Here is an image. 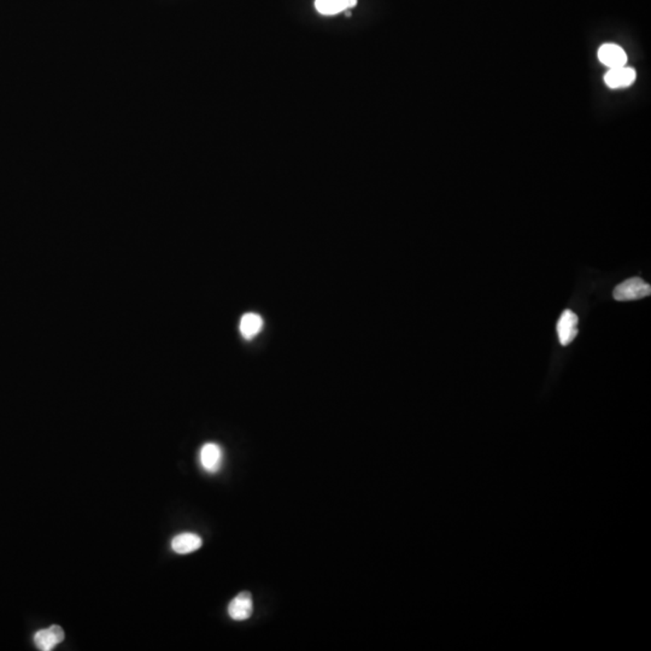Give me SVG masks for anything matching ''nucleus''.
Instances as JSON below:
<instances>
[{"mask_svg":"<svg viewBox=\"0 0 651 651\" xmlns=\"http://www.w3.org/2000/svg\"><path fill=\"white\" fill-rule=\"evenodd\" d=\"M650 285L647 284L640 278H631V279L625 280L623 283L614 288L613 297L614 300H619V302H628V300H642V298L650 296Z\"/></svg>","mask_w":651,"mask_h":651,"instance_id":"1","label":"nucleus"},{"mask_svg":"<svg viewBox=\"0 0 651 651\" xmlns=\"http://www.w3.org/2000/svg\"><path fill=\"white\" fill-rule=\"evenodd\" d=\"M578 324H579V317L576 312H571V309H566L562 315L559 316L557 321V334H559V343L562 346H567L569 344L576 339L578 334Z\"/></svg>","mask_w":651,"mask_h":651,"instance_id":"2","label":"nucleus"},{"mask_svg":"<svg viewBox=\"0 0 651 651\" xmlns=\"http://www.w3.org/2000/svg\"><path fill=\"white\" fill-rule=\"evenodd\" d=\"M199 464L204 471L215 474L224 464V452L219 444H204L199 452Z\"/></svg>","mask_w":651,"mask_h":651,"instance_id":"3","label":"nucleus"},{"mask_svg":"<svg viewBox=\"0 0 651 651\" xmlns=\"http://www.w3.org/2000/svg\"><path fill=\"white\" fill-rule=\"evenodd\" d=\"M65 638L63 628L58 625H53L50 628H44L36 632L34 635V643L39 650L51 651L62 643Z\"/></svg>","mask_w":651,"mask_h":651,"instance_id":"4","label":"nucleus"},{"mask_svg":"<svg viewBox=\"0 0 651 651\" xmlns=\"http://www.w3.org/2000/svg\"><path fill=\"white\" fill-rule=\"evenodd\" d=\"M253 613V601L250 592H241L228 604V616L236 621L250 619Z\"/></svg>","mask_w":651,"mask_h":651,"instance_id":"5","label":"nucleus"},{"mask_svg":"<svg viewBox=\"0 0 651 651\" xmlns=\"http://www.w3.org/2000/svg\"><path fill=\"white\" fill-rule=\"evenodd\" d=\"M598 60L608 68H619L628 63V55L616 44H604L599 48Z\"/></svg>","mask_w":651,"mask_h":651,"instance_id":"6","label":"nucleus"},{"mask_svg":"<svg viewBox=\"0 0 651 651\" xmlns=\"http://www.w3.org/2000/svg\"><path fill=\"white\" fill-rule=\"evenodd\" d=\"M203 545V540L199 535L191 532H185L180 535H175L172 540L173 552L180 555L191 554L200 549Z\"/></svg>","mask_w":651,"mask_h":651,"instance_id":"7","label":"nucleus"},{"mask_svg":"<svg viewBox=\"0 0 651 651\" xmlns=\"http://www.w3.org/2000/svg\"><path fill=\"white\" fill-rule=\"evenodd\" d=\"M635 80V72L633 69L619 67V68H613L604 76V81L608 87L611 88H623L628 87L630 84H633Z\"/></svg>","mask_w":651,"mask_h":651,"instance_id":"8","label":"nucleus"},{"mask_svg":"<svg viewBox=\"0 0 651 651\" xmlns=\"http://www.w3.org/2000/svg\"><path fill=\"white\" fill-rule=\"evenodd\" d=\"M357 0H315V8L321 15H337L348 9L355 8Z\"/></svg>","mask_w":651,"mask_h":651,"instance_id":"9","label":"nucleus"},{"mask_svg":"<svg viewBox=\"0 0 651 651\" xmlns=\"http://www.w3.org/2000/svg\"><path fill=\"white\" fill-rule=\"evenodd\" d=\"M263 328V320L258 314L248 312L240 320L239 329L245 339H252Z\"/></svg>","mask_w":651,"mask_h":651,"instance_id":"10","label":"nucleus"}]
</instances>
